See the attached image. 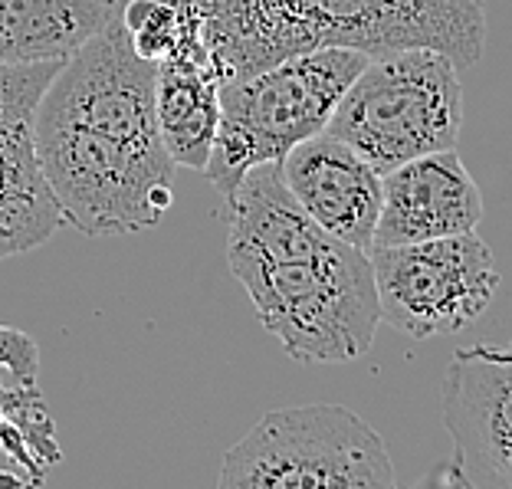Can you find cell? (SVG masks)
I'll return each instance as SVG.
<instances>
[{"instance_id": "obj_1", "label": "cell", "mask_w": 512, "mask_h": 489, "mask_svg": "<svg viewBox=\"0 0 512 489\" xmlns=\"http://www.w3.org/2000/svg\"><path fill=\"white\" fill-rule=\"evenodd\" d=\"M368 60L348 46H316L220 86V125L204 168L207 181L230 197L250 168L279 161L289 148L325 132Z\"/></svg>"}, {"instance_id": "obj_2", "label": "cell", "mask_w": 512, "mask_h": 489, "mask_svg": "<svg viewBox=\"0 0 512 489\" xmlns=\"http://www.w3.org/2000/svg\"><path fill=\"white\" fill-rule=\"evenodd\" d=\"M33 142L63 220L86 237L151 230L174 204V161L165 145L125 142L40 115L33 122Z\"/></svg>"}, {"instance_id": "obj_3", "label": "cell", "mask_w": 512, "mask_h": 489, "mask_svg": "<svg viewBox=\"0 0 512 489\" xmlns=\"http://www.w3.org/2000/svg\"><path fill=\"white\" fill-rule=\"evenodd\" d=\"M463 86L457 63L437 50L375 56L345 89L325 132L342 138L375 171L430 151L457 148Z\"/></svg>"}, {"instance_id": "obj_4", "label": "cell", "mask_w": 512, "mask_h": 489, "mask_svg": "<svg viewBox=\"0 0 512 489\" xmlns=\"http://www.w3.org/2000/svg\"><path fill=\"white\" fill-rule=\"evenodd\" d=\"M240 286L293 362L348 365L375 342L381 306L368 250L339 243L309 260L266 266Z\"/></svg>"}, {"instance_id": "obj_5", "label": "cell", "mask_w": 512, "mask_h": 489, "mask_svg": "<svg viewBox=\"0 0 512 489\" xmlns=\"http://www.w3.org/2000/svg\"><path fill=\"white\" fill-rule=\"evenodd\" d=\"M224 489H388L391 453L375 427L342 404L279 407L224 453Z\"/></svg>"}, {"instance_id": "obj_6", "label": "cell", "mask_w": 512, "mask_h": 489, "mask_svg": "<svg viewBox=\"0 0 512 489\" xmlns=\"http://www.w3.org/2000/svg\"><path fill=\"white\" fill-rule=\"evenodd\" d=\"M381 319L417 342L467 329L499 289L496 256L480 234L368 247Z\"/></svg>"}, {"instance_id": "obj_7", "label": "cell", "mask_w": 512, "mask_h": 489, "mask_svg": "<svg viewBox=\"0 0 512 489\" xmlns=\"http://www.w3.org/2000/svg\"><path fill=\"white\" fill-rule=\"evenodd\" d=\"M302 50L348 46L365 56L437 50L457 69L480 63L483 0H283Z\"/></svg>"}, {"instance_id": "obj_8", "label": "cell", "mask_w": 512, "mask_h": 489, "mask_svg": "<svg viewBox=\"0 0 512 489\" xmlns=\"http://www.w3.org/2000/svg\"><path fill=\"white\" fill-rule=\"evenodd\" d=\"M155 83L158 63L135 53L122 17L115 14L56 69L40 96L37 115L96 128L125 142L161 145Z\"/></svg>"}, {"instance_id": "obj_9", "label": "cell", "mask_w": 512, "mask_h": 489, "mask_svg": "<svg viewBox=\"0 0 512 489\" xmlns=\"http://www.w3.org/2000/svg\"><path fill=\"white\" fill-rule=\"evenodd\" d=\"M440 414L453 440L450 480L512 489V352L460 348L440 388Z\"/></svg>"}, {"instance_id": "obj_10", "label": "cell", "mask_w": 512, "mask_h": 489, "mask_svg": "<svg viewBox=\"0 0 512 489\" xmlns=\"http://www.w3.org/2000/svg\"><path fill=\"white\" fill-rule=\"evenodd\" d=\"M60 66H0V260L40 247L66 227L33 142L40 96Z\"/></svg>"}, {"instance_id": "obj_11", "label": "cell", "mask_w": 512, "mask_h": 489, "mask_svg": "<svg viewBox=\"0 0 512 489\" xmlns=\"http://www.w3.org/2000/svg\"><path fill=\"white\" fill-rule=\"evenodd\" d=\"M480 220V184L457 148L430 151L381 174V214L371 247L473 234Z\"/></svg>"}, {"instance_id": "obj_12", "label": "cell", "mask_w": 512, "mask_h": 489, "mask_svg": "<svg viewBox=\"0 0 512 489\" xmlns=\"http://www.w3.org/2000/svg\"><path fill=\"white\" fill-rule=\"evenodd\" d=\"M279 174L302 211L335 240L358 250L375 243L381 171L371 168L342 138L316 132L279 158Z\"/></svg>"}, {"instance_id": "obj_13", "label": "cell", "mask_w": 512, "mask_h": 489, "mask_svg": "<svg viewBox=\"0 0 512 489\" xmlns=\"http://www.w3.org/2000/svg\"><path fill=\"white\" fill-rule=\"evenodd\" d=\"M224 201L230 214L227 263L237 279L276 263L309 260L342 243L302 211L279 174V161L250 168Z\"/></svg>"}, {"instance_id": "obj_14", "label": "cell", "mask_w": 512, "mask_h": 489, "mask_svg": "<svg viewBox=\"0 0 512 489\" xmlns=\"http://www.w3.org/2000/svg\"><path fill=\"white\" fill-rule=\"evenodd\" d=\"M155 119L174 168L204 174L220 125V79L197 33V14L178 50L158 63Z\"/></svg>"}, {"instance_id": "obj_15", "label": "cell", "mask_w": 512, "mask_h": 489, "mask_svg": "<svg viewBox=\"0 0 512 489\" xmlns=\"http://www.w3.org/2000/svg\"><path fill=\"white\" fill-rule=\"evenodd\" d=\"M115 14L109 0H0V66L66 63Z\"/></svg>"}, {"instance_id": "obj_16", "label": "cell", "mask_w": 512, "mask_h": 489, "mask_svg": "<svg viewBox=\"0 0 512 489\" xmlns=\"http://www.w3.org/2000/svg\"><path fill=\"white\" fill-rule=\"evenodd\" d=\"M0 450L20 463L27 486H40L50 467L63 460L56 444V424L37 388V378H23L0 368Z\"/></svg>"}, {"instance_id": "obj_17", "label": "cell", "mask_w": 512, "mask_h": 489, "mask_svg": "<svg viewBox=\"0 0 512 489\" xmlns=\"http://www.w3.org/2000/svg\"><path fill=\"white\" fill-rule=\"evenodd\" d=\"M119 17L135 53L148 63H161L181 46L194 7L191 0H125Z\"/></svg>"}, {"instance_id": "obj_18", "label": "cell", "mask_w": 512, "mask_h": 489, "mask_svg": "<svg viewBox=\"0 0 512 489\" xmlns=\"http://www.w3.org/2000/svg\"><path fill=\"white\" fill-rule=\"evenodd\" d=\"M0 368L14 371L23 378H37L40 368V348L27 332L0 325Z\"/></svg>"}, {"instance_id": "obj_19", "label": "cell", "mask_w": 512, "mask_h": 489, "mask_svg": "<svg viewBox=\"0 0 512 489\" xmlns=\"http://www.w3.org/2000/svg\"><path fill=\"white\" fill-rule=\"evenodd\" d=\"M0 421H4V414H0ZM0 483H23L27 486V476L23 473H0Z\"/></svg>"}, {"instance_id": "obj_20", "label": "cell", "mask_w": 512, "mask_h": 489, "mask_svg": "<svg viewBox=\"0 0 512 489\" xmlns=\"http://www.w3.org/2000/svg\"><path fill=\"white\" fill-rule=\"evenodd\" d=\"M109 4H115V7H122V4H125V0H109Z\"/></svg>"}, {"instance_id": "obj_21", "label": "cell", "mask_w": 512, "mask_h": 489, "mask_svg": "<svg viewBox=\"0 0 512 489\" xmlns=\"http://www.w3.org/2000/svg\"><path fill=\"white\" fill-rule=\"evenodd\" d=\"M509 352H512V348H509Z\"/></svg>"}]
</instances>
